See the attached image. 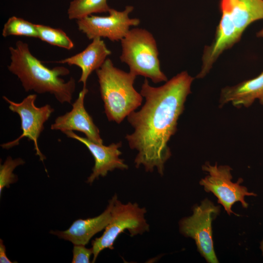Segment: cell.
<instances>
[{"mask_svg":"<svg viewBox=\"0 0 263 263\" xmlns=\"http://www.w3.org/2000/svg\"><path fill=\"white\" fill-rule=\"evenodd\" d=\"M36 26L38 31V38L42 41L68 50L74 48L73 41L61 29L38 24H36Z\"/></svg>","mask_w":263,"mask_h":263,"instance_id":"ac0fdd59","label":"cell"},{"mask_svg":"<svg viewBox=\"0 0 263 263\" xmlns=\"http://www.w3.org/2000/svg\"><path fill=\"white\" fill-rule=\"evenodd\" d=\"M112 206L111 198L106 209L98 216L86 219H77L67 230H51L50 233L60 239L71 242L74 244L86 245L94 235L105 229L110 222Z\"/></svg>","mask_w":263,"mask_h":263,"instance_id":"7c38bea8","label":"cell"},{"mask_svg":"<svg viewBox=\"0 0 263 263\" xmlns=\"http://www.w3.org/2000/svg\"><path fill=\"white\" fill-rule=\"evenodd\" d=\"M37 97V94H31L21 102L17 103L3 96V99L9 104V109L19 115L22 133L17 139L1 144V147L4 149H9L18 145L22 138L27 137L34 142L36 155H38L40 160L43 162L46 157L40 150L38 141L44 129V123L54 112V109L49 104L37 107L35 104Z\"/></svg>","mask_w":263,"mask_h":263,"instance_id":"52a82bcc","label":"cell"},{"mask_svg":"<svg viewBox=\"0 0 263 263\" xmlns=\"http://www.w3.org/2000/svg\"><path fill=\"white\" fill-rule=\"evenodd\" d=\"M107 0H74L70 2L67 14L70 19H83L94 13L109 12Z\"/></svg>","mask_w":263,"mask_h":263,"instance_id":"2e32d148","label":"cell"},{"mask_svg":"<svg viewBox=\"0 0 263 263\" xmlns=\"http://www.w3.org/2000/svg\"><path fill=\"white\" fill-rule=\"evenodd\" d=\"M121 62L136 76L150 78L155 83L168 81L161 71L156 41L150 32L142 28L130 29L121 40Z\"/></svg>","mask_w":263,"mask_h":263,"instance_id":"277c9868","label":"cell"},{"mask_svg":"<svg viewBox=\"0 0 263 263\" xmlns=\"http://www.w3.org/2000/svg\"><path fill=\"white\" fill-rule=\"evenodd\" d=\"M24 160L18 158L12 159L11 156L7 157L3 164L0 165V194L4 188H9L10 185L16 182L18 178L13 173L14 170L18 166L23 165Z\"/></svg>","mask_w":263,"mask_h":263,"instance_id":"d6986e66","label":"cell"},{"mask_svg":"<svg viewBox=\"0 0 263 263\" xmlns=\"http://www.w3.org/2000/svg\"><path fill=\"white\" fill-rule=\"evenodd\" d=\"M11 62L8 70L19 79L26 92L53 94L61 104L71 103L75 89V81L71 77L65 81L59 76L69 74L64 66L50 69L33 56L28 44L18 40L14 47H9Z\"/></svg>","mask_w":263,"mask_h":263,"instance_id":"7a4b0ae2","label":"cell"},{"mask_svg":"<svg viewBox=\"0 0 263 263\" xmlns=\"http://www.w3.org/2000/svg\"><path fill=\"white\" fill-rule=\"evenodd\" d=\"M219 212V206L205 199L194 207L191 216L182 219L179 223L181 233L193 239L199 253L210 263H218L213 247L212 222Z\"/></svg>","mask_w":263,"mask_h":263,"instance_id":"8992f818","label":"cell"},{"mask_svg":"<svg viewBox=\"0 0 263 263\" xmlns=\"http://www.w3.org/2000/svg\"><path fill=\"white\" fill-rule=\"evenodd\" d=\"M257 36L260 38H263V28L257 33Z\"/></svg>","mask_w":263,"mask_h":263,"instance_id":"7402d4cb","label":"cell"},{"mask_svg":"<svg viewBox=\"0 0 263 263\" xmlns=\"http://www.w3.org/2000/svg\"><path fill=\"white\" fill-rule=\"evenodd\" d=\"M111 53L101 38H95L81 52L56 62L79 67L81 70V75L78 82H82L83 87H86L90 75L101 67Z\"/></svg>","mask_w":263,"mask_h":263,"instance_id":"4fadbf2b","label":"cell"},{"mask_svg":"<svg viewBox=\"0 0 263 263\" xmlns=\"http://www.w3.org/2000/svg\"><path fill=\"white\" fill-rule=\"evenodd\" d=\"M0 263H11V262L7 257L6 253V247L3 244V241L0 240Z\"/></svg>","mask_w":263,"mask_h":263,"instance_id":"44dd1931","label":"cell"},{"mask_svg":"<svg viewBox=\"0 0 263 263\" xmlns=\"http://www.w3.org/2000/svg\"><path fill=\"white\" fill-rule=\"evenodd\" d=\"M261 249L262 250V251L263 254V240L262 241L261 244Z\"/></svg>","mask_w":263,"mask_h":263,"instance_id":"603a6c76","label":"cell"},{"mask_svg":"<svg viewBox=\"0 0 263 263\" xmlns=\"http://www.w3.org/2000/svg\"><path fill=\"white\" fill-rule=\"evenodd\" d=\"M193 80L187 71L157 87L145 79L140 91L145 104L127 117L134 130L125 138L130 148L138 152L134 159L136 168L142 165L146 171L150 172L156 169L163 175L165 164L171 155L168 144L177 131V121L191 93Z\"/></svg>","mask_w":263,"mask_h":263,"instance_id":"6da1fadb","label":"cell"},{"mask_svg":"<svg viewBox=\"0 0 263 263\" xmlns=\"http://www.w3.org/2000/svg\"><path fill=\"white\" fill-rule=\"evenodd\" d=\"M73 254L72 263H89L93 250L92 248H86L85 245L74 244Z\"/></svg>","mask_w":263,"mask_h":263,"instance_id":"ffe728a7","label":"cell"},{"mask_svg":"<svg viewBox=\"0 0 263 263\" xmlns=\"http://www.w3.org/2000/svg\"><path fill=\"white\" fill-rule=\"evenodd\" d=\"M2 36L4 38L18 36L38 38V34L36 24L22 18L12 16L4 24Z\"/></svg>","mask_w":263,"mask_h":263,"instance_id":"e0dca14e","label":"cell"},{"mask_svg":"<svg viewBox=\"0 0 263 263\" xmlns=\"http://www.w3.org/2000/svg\"><path fill=\"white\" fill-rule=\"evenodd\" d=\"M65 133L68 137L75 139L83 144L89 150L94 159V165L92 172L88 177L86 182L92 184L94 180L106 176L108 172L115 169H127L128 166L124 160L119 157L122 154L119 149L121 143H113L109 146L95 143L87 137L79 136L73 131Z\"/></svg>","mask_w":263,"mask_h":263,"instance_id":"30bf717a","label":"cell"},{"mask_svg":"<svg viewBox=\"0 0 263 263\" xmlns=\"http://www.w3.org/2000/svg\"><path fill=\"white\" fill-rule=\"evenodd\" d=\"M133 10V6H126L122 11L111 8L107 16H87L76 20L78 29L89 39L104 38L112 41H121L131 26H137L140 22L138 19L130 18Z\"/></svg>","mask_w":263,"mask_h":263,"instance_id":"9c48e42d","label":"cell"},{"mask_svg":"<svg viewBox=\"0 0 263 263\" xmlns=\"http://www.w3.org/2000/svg\"><path fill=\"white\" fill-rule=\"evenodd\" d=\"M258 99L263 105V72L257 76L221 90L220 106L230 102L236 107H248Z\"/></svg>","mask_w":263,"mask_h":263,"instance_id":"5bb4252c","label":"cell"},{"mask_svg":"<svg viewBox=\"0 0 263 263\" xmlns=\"http://www.w3.org/2000/svg\"><path fill=\"white\" fill-rule=\"evenodd\" d=\"M204 171L208 173L202 179L200 184L204 187L207 192H211L217 198L218 203L223 206L228 215L234 213L231 210L232 206L240 202L244 208L248 207L244 200L245 196H256V194L249 192L245 187L241 186L242 179L236 183L231 181V168L228 166H212L206 163L202 166Z\"/></svg>","mask_w":263,"mask_h":263,"instance_id":"ba28073f","label":"cell"},{"mask_svg":"<svg viewBox=\"0 0 263 263\" xmlns=\"http://www.w3.org/2000/svg\"><path fill=\"white\" fill-rule=\"evenodd\" d=\"M95 72L106 116L120 124L142 104L143 96L133 87L136 76L115 67L109 58Z\"/></svg>","mask_w":263,"mask_h":263,"instance_id":"3957f363","label":"cell"},{"mask_svg":"<svg viewBox=\"0 0 263 263\" xmlns=\"http://www.w3.org/2000/svg\"><path fill=\"white\" fill-rule=\"evenodd\" d=\"M113 206L111 218L103 234L92 242V263H94L99 254L106 248L113 249V243L118 236L128 230L132 237L141 235L150 230V225L145 218L147 210L136 203H122L116 194L112 198Z\"/></svg>","mask_w":263,"mask_h":263,"instance_id":"5b68a950","label":"cell"},{"mask_svg":"<svg viewBox=\"0 0 263 263\" xmlns=\"http://www.w3.org/2000/svg\"><path fill=\"white\" fill-rule=\"evenodd\" d=\"M220 9L233 21L242 34L250 24L263 19V0H221Z\"/></svg>","mask_w":263,"mask_h":263,"instance_id":"9a60e30c","label":"cell"},{"mask_svg":"<svg viewBox=\"0 0 263 263\" xmlns=\"http://www.w3.org/2000/svg\"><path fill=\"white\" fill-rule=\"evenodd\" d=\"M88 92L86 87H83L77 98L72 104V110L58 116L51 125V129L60 131L63 133L68 131L80 132L89 140L102 144L103 142L99 130L84 107V98Z\"/></svg>","mask_w":263,"mask_h":263,"instance_id":"8fae6325","label":"cell"}]
</instances>
